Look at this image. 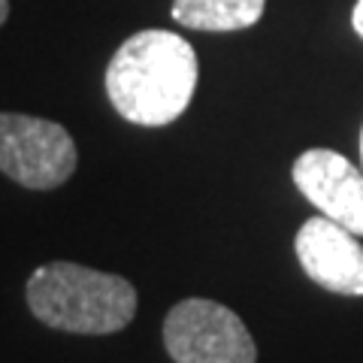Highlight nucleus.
<instances>
[{
	"label": "nucleus",
	"mask_w": 363,
	"mask_h": 363,
	"mask_svg": "<svg viewBox=\"0 0 363 363\" xmlns=\"http://www.w3.org/2000/svg\"><path fill=\"white\" fill-rule=\"evenodd\" d=\"M197 88V55L173 30H140L112 55L106 94L121 118L161 128L188 109Z\"/></svg>",
	"instance_id": "obj_1"
},
{
	"label": "nucleus",
	"mask_w": 363,
	"mask_h": 363,
	"mask_svg": "<svg viewBox=\"0 0 363 363\" xmlns=\"http://www.w3.org/2000/svg\"><path fill=\"white\" fill-rule=\"evenodd\" d=\"M28 306L55 330L104 336L133 321L136 291L121 276L58 260L33 269L28 279Z\"/></svg>",
	"instance_id": "obj_2"
},
{
	"label": "nucleus",
	"mask_w": 363,
	"mask_h": 363,
	"mask_svg": "<svg viewBox=\"0 0 363 363\" xmlns=\"http://www.w3.org/2000/svg\"><path fill=\"white\" fill-rule=\"evenodd\" d=\"M164 345L176 363H255L257 345L242 318L215 300H185L164 321Z\"/></svg>",
	"instance_id": "obj_3"
},
{
	"label": "nucleus",
	"mask_w": 363,
	"mask_h": 363,
	"mask_svg": "<svg viewBox=\"0 0 363 363\" xmlns=\"http://www.w3.org/2000/svg\"><path fill=\"white\" fill-rule=\"evenodd\" d=\"M0 169L33 191L58 188L76 169V143L55 121L0 112Z\"/></svg>",
	"instance_id": "obj_4"
},
{
	"label": "nucleus",
	"mask_w": 363,
	"mask_h": 363,
	"mask_svg": "<svg viewBox=\"0 0 363 363\" xmlns=\"http://www.w3.org/2000/svg\"><path fill=\"white\" fill-rule=\"evenodd\" d=\"M297 260L312 281L333 294L363 297V245L360 236L327 215L309 218L297 230Z\"/></svg>",
	"instance_id": "obj_5"
},
{
	"label": "nucleus",
	"mask_w": 363,
	"mask_h": 363,
	"mask_svg": "<svg viewBox=\"0 0 363 363\" xmlns=\"http://www.w3.org/2000/svg\"><path fill=\"white\" fill-rule=\"evenodd\" d=\"M294 182L321 215L363 236V173L348 157L330 149H309L294 161Z\"/></svg>",
	"instance_id": "obj_6"
},
{
	"label": "nucleus",
	"mask_w": 363,
	"mask_h": 363,
	"mask_svg": "<svg viewBox=\"0 0 363 363\" xmlns=\"http://www.w3.org/2000/svg\"><path fill=\"white\" fill-rule=\"evenodd\" d=\"M264 6L267 0H173V18L191 30H245Z\"/></svg>",
	"instance_id": "obj_7"
},
{
	"label": "nucleus",
	"mask_w": 363,
	"mask_h": 363,
	"mask_svg": "<svg viewBox=\"0 0 363 363\" xmlns=\"http://www.w3.org/2000/svg\"><path fill=\"white\" fill-rule=\"evenodd\" d=\"M351 25H354L357 37L363 40V0H357V4H354V13H351Z\"/></svg>",
	"instance_id": "obj_8"
},
{
	"label": "nucleus",
	"mask_w": 363,
	"mask_h": 363,
	"mask_svg": "<svg viewBox=\"0 0 363 363\" xmlns=\"http://www.w3.org/2000/svg\"><path fill=\"white\" fill-rule=\"evenodd\" d=\"M6 16H9V0H0V25L6 21Z\"/></svg>",
	"instance_id": "obj_9"
},
{
	"label": "nucleus",
	"mask_w": 363,
	"mask_h": 363,
	"mask_svg": "<svg viewBox=\"0 0 363 363\" xmlns=\"http://www.w3.org/2000/svg\"><path fill=\"white\" fill-rule=\"evenodd\" d=\"M360 157H363V133H360Z\"/></svg>",
	"instance_id": "obj_10"
}]
</instances>
